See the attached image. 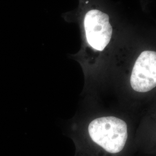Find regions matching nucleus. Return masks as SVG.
<instances>
[{"mask_svg": "<svg viewBox=\"0 0 156 156\" xmlns=\"http://www.w3.org/2000/svg\"><path fill=\"white\" fill-rule=\"evenodd\" d=\"M88 131L90 138L95 143L113 154L123 150L128 138L126 123L113 116L95 119L90 123Z\"/></svg>", "mask_w": 156, "mask_h": 156, "instance_id": "f257e3e1", "label": "nucleus"}, {"mask_svg": "<svg viewBox=\"0 0 156 156\" xmlns=\"http://www.w3.org/2000/svg\"><path fill=\"white\" fill-rule=\"evenodd\" d=\"M83 24L89 45L95 50H104L109 43L113 32L109 16L100 10L92 9L86 13Z\"/></svg>", "mask_w": 156, "mask_h": 156, "instance_id": "f03ea898", "label": "nucleus"}, {"mask_svg": "<svg viewBox=\"0 0 156 156\" xmlns=\"http://www.w3.org/2000/svg\"><path fill=\"white\" fill-rule=\"evenodd\" d=\"M132 89L146 93L156 87V51L146 50L135 62L130 77Z\"/></svg>", "mask_w": 156, "mask_h": 156, "instance_id": "7ed1b4c3", "label": "nucleus"}]
</instances>
